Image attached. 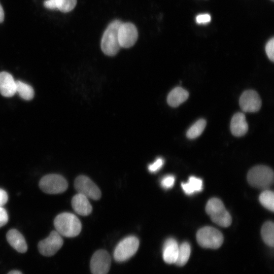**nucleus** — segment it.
<instances>
[{"label": "nucleus", "mask_w": 274, "mask_h": 274, "mask_svg": "<svg viewBox=\"0 0 274 274\" xmlns=\"http://www.w3.org/2000/svg\"><path fill=\"white\" fill-rule=\"evenodd\" d=\"M164 164V160L162 158H158L152 163L148 166V169L151 173L159 170Z\"/></svg>", "instance_id": "28"}, {"label": "nucleus", "mask_w": 274, "mask_h": 274, "mask_svg": "<svg viewBox=\"0 0 274 274\" xmlns=\"http://www.w3.org/2000/svg\"><path fill=\"white\" fill-rule=\"evenodd\" d=\"M191 254V246L186 242L182 243L179 246L178 256L175 263L177 266H183L188 261Z\"/></svg>", "instance_id": "20"}, {"label": "nucleus", "mask_w": 274, "mask_h": 274, "mask_svg": "<svg viewBox=\"0 0 274 274\" xmlns=\"http://www.w3.org/2000/svg\"><path fill=\"white\" fill-rule=\"evenodd\" d=\"M196 239L201 247L216 249L222 245L224 237L219 230L213 227L206 226L198 230Z\"/></svg>", "instance_id": "5"}, {"label": "nucleus", "mask_w": 274, "mask_h": 274, "mask_svg": "<svg viewBox=\"0 0 274 274\" xmlns=\"http://www.w3.org/2000/svg\"><path fill=\"white\" fill-rule=\"evenodd\" d=\"M271 1H273V0H271Z\"/></svg>", "instance_id": "35"}, {"label": "nucleus", "mask_w": 274, "mask_h": 274, "mask_svg": "<svg viewBox=\"0 0 274 274\" xmlns=\"http://www.w3.org/2000/svg\"><path fill=\"white\" fill-rule=\"evenodd\" d=\"M5 14L3 8L0 4V23H2L4 20Z\"/></svg>", "instance_id": "33"}, {"label": "nucleus", "mask_w": 274, "mask_h": 274, "mask_svg": "<svg viewBox=\"0 0 274 274\" xmlns=\"http://www.w3.org/2000/svg\"><path fill=\"white\" fill-rule=\"evenodd\" d=\"M259 200L264 208L273 212L274 194L272 191L266 190L263 191L259 195Z\"/></svg>", "instance_id": "24"}, {"label": "nucleus", "mask_w": 274, "mask_h": 274, "mask_svg": "<svg viewBox=\"0 0 274 274\" xmlns=\"http://www.w3.org/2000/svg\"><path fill=\"white\" fill-rule=\"evenodd\" d=\"M139 240L134 236H127L121 240L114 251V258L119 262L127 260L136 252Z\"/></svg>", "instance_id": "6"}, {"label": "nucleus", "mask_w": 274, "mask_h": 274, "mask_svg": "<svg viewBox=\"0 0 274 274\" xmlns=\"http://www.w3.org/2000/svg\"><path fill=\"white\" fill-rule=\"evenodd\" d=\"M122 23L119 20L113 21L103 33L100 47L102 52L106 55L115 56L120 48L118 39V31Z\"/></svg>", "instance_id": "2"}, {"label": "nucleus", "mask_w": 274, "mask_h": 274, "mask_svg": "<svg viewBox=\"0 0 274 274\" xmlns=\"http://www.w3.org/2000/svg\"><path fill=\"white\" fill-rule=\"evenodd\" d=\"M72 205L75 212L81 216H87L91 213L92 210L88 198L79 193L73 196L72 199Z\"/></svg>", "instance_id": "16"}, {"label": "nucleus", "mask_w": 274, "mask_h": 274, "mask_svg": "<svg viewBox=\"0 0 274 274\" xmlns=\"http://www.w3.org/2000/svg\"><path fill=\"white\" fill-rule=\"evenodd\" d=\"M77 2V0H56L57 8L62 12H69L75 8Z\"/></svg>", "instance_id": "25"}, {"label": "nucleus", "mask_w": 274, "mask_h": 274, "mask_svg": "<svg viewBox=\"0 0 274 274\" xmlns=\"http://www.w3.org/2000/svg\"><path fill=\"white\" fill-rule=\"evenodd\" d=\"M274 39L272 38L266 44L265 52L268 58L271 61L274 60Z\"/></svg>", "instance_id": "27"}, {"label": "nucleus", "mask_w": 274, "mask_h": 274, "mask_svg": "<svg viewBox=\"0 0 274 274\" xmlns=\"http://www.w3.org/2000/svg\"><path fill=\"white\" fill-rule=\"evenodd\" d=\"M8 274H22V272L17 270H13L9 271Z\"/></svg>", "instance_id": "34"}, {"label": "nucleus", "mask_w": 274, "mask_h": 274, "mask_svg": "<svg viewBox=\"0 0 274 274\" xmlns=\"http://www.w3.org/2000/svg\"><path fill=\"white\" fill-rule=\"evenodd\" d=\"M56 231L61 236L73 237L81 232L82 225L78 218L71 213H62L58 215L54 220Z\"/></svg>", "instance_id": "1"}, {"label": "nucleus", "mask_w": 274, "mask_h": 274, "mask_svg": "<svg viewBox=\"0 0 274 274\" xmlns=\"http://www.w3.org/2000/svg\"><path fill=\"white\" fill-rule=\"evenodd\" d=\"M211 19V16L209 14H203L197 15L196 21L198 24H206L210 22Z\"/></svg>", "instance_id": "30"}, {"label": "nucleus", "mask_w": 274, "mask_h": 274, "mask_svg": "<svg viewBox=\"0 0 274 274\" xmlns=\"http://www.w3.org/2000/svg\"><path fill=\"white\" fill-rule=\"evenodd\" d=\"M261 234L263 241L268 246H274V224L271 221L265 222L261 229Z\"/></svg>", "instance_id": "21"}, {"label": "nucleus", "mask_w": 274, "mask_h": 274, "mask_svg": "<svg viewBox=\"0 0 274 274\" xmlns=\"http://www.w3.org/2000/svg\"><path fill=\"white\" fill-rule=\"evenodd\" d=\"M138 38L136 26L131 22L122 23L118 31V39L120 47L128 48L133 46Z\"/></svg>", "instance_id": "11"}, {"label": "nucleus", "mask_w": 274, "mask_h": 274, "mask_svg": "<svg viewBox=\"0 0 274 274\" xmlns=\"http://www.w3.org/2000/svg\"><path fill=\"white\" fill-rule=\"evenodd\" d=\"M16 91V81L6 72H0V93L7 97L13 96Z\"/></svg>", "instance_id": "13"}, {"label": "nucleus", "mask_w": 274, "mask_h": 274, "mask_svg": "<svg viewBox=\"0 0 274 274\" xmlns=\"http://www.w3.org/2000/svg\"><path fill=\"white\" fill-rule=\"evenodd\" d=\"M66 180L62 176L49 174L44 176L40 181V188L48 194H59L64 192L67 188Z\"/></svg>", "instance_id": "7"}, {"label": "nucleus", "mask_w": 274, "mask_h": 274, "mask_svg": "<svg viewBox=\"0 0 274 274\" xmlns=\"http://www.w3.org/2000/svg\"><path fill=\"white\" fill-rule=\"evenodd\" d=\"M111 258L105 250H98L93 254L90 263L92 274H107L110 270Z\"/></svg>", "instance_id": "10"}, {"label": "nucleus", "mask_w": 274, "mask_h": 274, "mask_svg": "<svg viewBox=\"0 0 274 274\" xmlns=\"http://www.w3.org/2000/svg\"><path fill=\"white\" fill-rule=\"evenodd\" d=\"M175 178L173 175H168L164 176L161 180L160 183L165 189L172 188L175 183Z\"/></svg>", "instance_id": "26"}, {"label": "nucleus", "mask_w": 274, "mask_h": 274, "mask_svg": "<svg viewBox=\"0 0 274 274\" xmlns=\"http://www.w3.org/2000/svg\"><path fill=\"white\" fill-rule=\"evenodd\" d=\"M9 217L6 210L0 207V228L6 225L8 221Z\"/></svg>", "instance_id": "29"}, {"label": "nucleus", "mask_w": 274, "mask_h": 274, "mask_svg": "<svg viewBox=\"0 0 274 274\" xmlns=\"http://www.w3.org/2000/svg\"><path fill=\"white\" fill-rule=\"evenodd\" d=\"M248 183L253 187L266 189L273 182L272 169L265 165H257L252 167L247 174Z\"/></svg>", "instance_id": "4"}, {"label": "nucleus", "mask_w": 274, "mask_h": 274, "mask_svg": "<svg viewBox=\"0 0 274 274\" xmlns=\"http://www.w3.org/2000/svg\"><path fill=\"white\" fill-rule=\"evenodd\" d=\"M8 199V194L6 191L0 188V207L5 205Z\"/></svg>", "instance_id": "32"}, {"label": "nucleus", "mask_w": 274, "mask_h": 274, "mask_svg": "<svg viewBox=\"0 0 274 274\" xmlns=\"http://www.w3.org/2000/svg\"><path fill=\"white\" fill-rule=\"evenodd\" d=\"M16 91L23 99L31 100L34 96V90L29 85L20 81H16Z\"/></svg>", "instance_id": "22"}, {"label": "nucleus", "mask_w": 274, "mask_h": 274, "mask_svg": "<svg viewBox=\"0 0 274 274\" xmlns=\"http://www.w3.org/2000/svg\"><path fill=\"white\" fill-rule=\"evenodd\" d=\"M206 126V121L200 119L195 122L187 130L186 136L189 139L197 138L202 133Z\"/></svg>", "instance_id": "23"}, {"label": "nucleus", "mask_w": 274, "mask_h": 274, "mask_svg": "<svg viewBox=\"0 0 274 274\" xmlns=\"http://www.w3.org/2000/svg\"><path fill=\"white\" fill-rule=\"evenodd\" d=\"M74 186L79 193L88 198L98 200L101 197V192L97 185L88 177L81 175L76 178Z\"/></svg>", "instance_id": "9"}, {"label": "nucleus", "mask_w": 274, "mask_h": 274, "mask_svg": "<svg viewBox=\"0 0 274 274\" xmlns=\"http://www.w3.org/2000/svg\"><path fill=\"white\" fill-rule=\"evenodd\" d=\"M6 238L9 244L17 252L25 253L27 246L23 235L17 230L12 229L7 232Z\"/></svg>", "instance_id": "17"}, {"label": "nucleus", "mask_w": 274, "mask_h": 274, "mask_svg": "<svg viewBox=\"0 0 274 274\" xmlns=\"http://www.w3.org/2000/svg\"><path fill=\"white\" fill-rule=\"evenodd\" d=\"M230 130L235 136L245 135L248 130V125L245 115L240 112L235 113L230 122Z\"/></svg>", "instance_id": "15"}, {"label": "nucleus", "mask_w": 274, "mask_h": 274, "mask_svg": "<svg viewBox=\"0 0 274 274\" xmlns=\"http://www.w3.org/2000/svg\"><path fill=\"white\" fill-rule=\"evenodd\" d=\"M63 244L61 235L56 230H53L47 237L38 243V248L41 254L49 257L55 254Z\"/></svg>", "instance_id": "8"}, {"label": "nucleus", "mask_w": 274, "mask_h": 274, "mask_svg": "<svg viewBox=\"0 0 274 274\" xmlns=\"http://www.w3.org/2000/svg\"><path fill=\"white\" fill-rule=\"evenodd\" d=\"M182 188L184 192L188 195H190L201 191L202 189V181L201 179L191 176L188 182L183 183L181 184Z\"/></svg>", "instance_id": "19"}, {"label": "nucleus", "mask_w": 274, "mask_h": 274, "mask_svg": "<svg viewBox=\"0 0 274 274\" xmlns=\"http://www.w3.org/2000/svg\"><path fill=\"white\" fill-rule=\"evenodd\" d=\"M44 6L46 8L48 9H57L56 0H46L44 2Z\"/></svg>", "instance_id": "31"}, {"label": "nucleus", "mask_w": 274, "mask_h": 274, "mask_svg": "<svg viewBox=\"0 0 274 274\" xmlns=\"http://www.w3.org/2000/svg\"><path fill=\"white\" fill-rule=\"evenodd\" d=\"M206 211L212 221L216 224L224 227L231 225V217L222 201L219 198H212L209 199L206 206Z\"/></svg>", "instance_id": "3"}, {"label": "nucleus", "mask_w": 274, "mask_h": 274, "mask_svg": "<svg viewBox=\"0 0 274 274\" xmlns=\"http://www.w3.org/2000/svg\"><path fill=\"white\" fill-rule=\"evenodd\" d=\"M189 97L188 92L181 87L172 89L167 97V102L170 107L175 108L186 101Z\"/></svg>", "instance_id": "18"}, {"label": "nucleus", "mask_w": 274, "mask_h": 274, "mask_svg": "<svg viewBox=\"0 0 274 274\" xmlns=\"http://www.w3.org/2000/svg\"><path fill=\"white\" fill-rule=\"evenodd\" d=\"M239 104L245 112H256L261 107V100L258 93L253 90H247L241 95Z\"/></svg>", "instance_id": "12"}, {"label": "nucleus", "mask_w": 274, "mask_h": 274, "mask_svg": "<svg viewBox=\"0 0 274 274\" xmlns=\"http://www.w3.org/2000/svg\"><path fill=\"white\" fill-rule=\"evenodd\" d=\"M179 244L174 238L170 237L165 240L162 248V257L167 264L175 263L178 254Z\"/></svg>", "instance_id": "14"}]
</instances>
